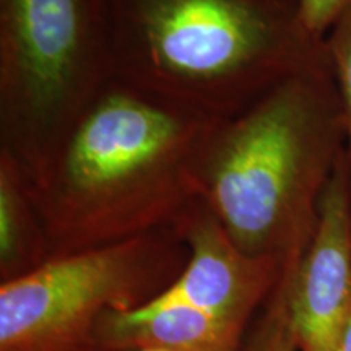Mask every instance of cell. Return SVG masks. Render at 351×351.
Segmentation results:
<instances>
[{"mask_svg":"<svg viewBox=\"0 0 351 351\" xmlns=\"http://www.w3.org/2000/svg\"><path fill=\"white\" fill-rule=\"evenodd\" d=\"M218 121L111 78L29 186L51 257L173 228Z\"/></svg>","mask_w":351,"mask_h":351,"instance_id":"cell-1","label":"cell"},{"mask_svg":"<svg viewBox=\"0 0 351 351\" xmlns=\"http://www.w3.org/2000/svg\"><path fill=\"white\" fill-rule=\"evenodd\" d=\"M345 152L327 60L213 125L197 166V197L241 251L274 258L289 274L314 238L320 200Z\"/></svg>","mask_w":351,"mask_h":351,"instance_id":"cell-2","label":"cell"},{"mask_svg":"<svg viewBox=\"0 0 351 351\" xmlns=\"http://www.w3.org/2000/svg\"><path fill=\"white\" fill-rule=\"evenodd\" d=\"M111 78L215 119L327 62L298 0H109Z\"/></svg>","mask_w":351,"mask_h":351,"instance_id":"cell-3","label":"cell"},{"mask_svg":"<svg viewBox=\"0 0 351 351\" xmlns=\"http://www.w3.org/2000/svg\"><path fill=\"white\" fill-rule=\"evenodd\" d=\"M109 80V0H0V153L29 186Z\"/></svg>","mask_w":351,"mask_h":351,"instance_id":"cell-4","label":"cell"},{"mask_svg":"<svg viewBox=\"0 0 351 351\" xmlns=\"http://www.w3.org/2000/svg\"><path fill=\"white\" fill-rule=\"evenodd\" d=\"M186 262L173 228L51 257L0 283V351H98L99 319L155 300Z\"/></svg>","mask_w":351,"mask_h":351,"instance_id":"cell-5","label":"cell"},{"mask_svg":"<svg viewBox=\"0 0 351 351\" xmlns=\"http://www.w3.org/2000/svg\"><path fill=\"white\" fill-rule=\"evenodd\" d=\"M282 287L298 351H341L351 317V160L340 158L309 247Z\"/></svg>","mask_w":351,"mask_h":351,"instance_id":"cell-6","label":"cell"},{"mask_svg":"<svg viewBox=\"0 0 351 351\" xmlns=\"http://www.w3.org/2000/svg\"><path fill=\"white\" fill-rule=\"evenodd\" d=\"M173 230L186 244L187 262L158 300L191 306L249 330L287 275L285 267L241 251L200 200L182 213Z\"/></svg>","mask_w":351,"mask_h":351,"instance_id":"cell-7","label":"cell"},{"mask_svg":"<svg viewBox=\"0 0 351 351\" xmlns=\"http://www.w3.org/2000/svg\"><path fill=\"white\" fill-rule=\"evenodd\" d=\"M247 330L199 309L155 298L132 311H109L96 327L98 351H243Z\"/></svg>","mask_w":351,"mask_h":351,"instance_id":"cell-8","label":"cell"},{"mask_svg":"<svg viewBox=\"0 0 351 351\" xmlns=\"http://www.w3.org/2000/svg\"><path fill=\"white\" fill-rule=\"evenodd\" d=\"M51 258V243L29 182L0 153V282H12Z\"/></svg>","mask_w":351,"mask_h":351,"instance_id":"cell-9","label":"cell"},{"mask_svg":"<svg viewBox=\"0 0 351 351\" xmlns=\"http://www.w3.org/2000/svg\"><path fill=\"white\" fill-rule=\"evenodd\" d=\"M243 351H298L282 282L249 327Z\"/></svg>","mask_w":351,"mask_h":351,"instance_id":"cell-10","label":"cell"},{"mask_svg":"<svg viewBox=\"0 0 351 351\" xmlns=\"http://www.w3.org/2000/svg\"><path fill=\"white\" fill-rule=\"evenodd\" d=\"M326 47L343 111L346 150L351 160V8L327 33Z\"/></svg>","mask_w":351,"mask_h":351,"instance_id":"cell-11","label":"cell"},{"mask_svg":"<svg viewBox=\"0 0 351 351\" xmlns=\"http://www.w3.org/2000/svg\"><path fill=\"white\" fill-rule=\"evenodd\" d=\"M307 28L317 38H326L340 16L351 8V0H298Z\"/></svg>","mask_w":351,"mask_h":351,"instance_id":"cell-12","label":"cell"},{"mask_svg":"<svg viewBox=\"0 0 351 351\" xmlns=\"http://www.w3.org/2000/svg\"><path fill=\"white\" fill-rule=\"evenodd\" d=\"M341 351H351V317L348 320V326H346L343 341H341Z\"/></svg>","mask_w":351,"mask_h":351,"instance_id":"cell-13","label":"cell"},{"mask_svg":"<svg viewBox=\"0 0 351 351\" xmlns=\"http://www.w3.org/2000/svg\"><path fill=\"white\" fill-rule=\"evenodd\" d=\"M143 351H166V350H143Z\"/></svg>","mask_w":351,"mask_h":351,"instance_id":"cell-14","label":"cell"}]
</instances>
